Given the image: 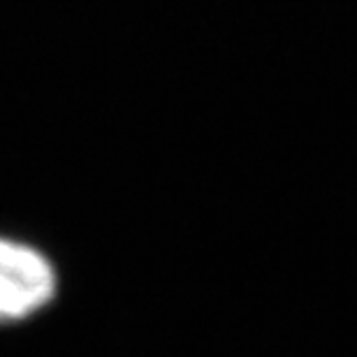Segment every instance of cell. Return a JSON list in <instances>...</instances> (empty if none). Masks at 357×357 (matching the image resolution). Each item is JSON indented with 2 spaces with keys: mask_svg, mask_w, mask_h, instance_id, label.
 I'll list each match as a JSON object with an SVG mask.
<instances>
[{
  "mask_svg": "<svg viewBox=\"0 0 357 357\" xmlns=\"http://www.w3.org/2000/svg\"><path fill=\"white\" fill-rule=\"evenodd\" d=\"M56 295V269L38 248L0 239V323L24 320Z\"/></svg>",
  "mask_w": 357,
  "mask_h": 357,
  "instance_id": "cell-1",
  "label": "cell"
}]
</instances>
